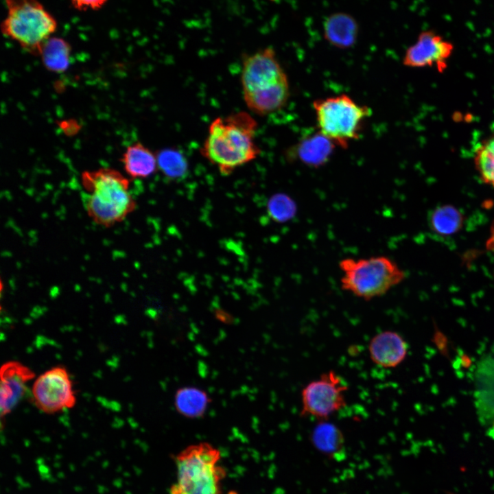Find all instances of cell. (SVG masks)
<instances>
[{
  "mask_svg": "<svg viewBox=\"0 0 494 494\" xmlns=\"http://www.w3.org/2000/svg\"><path fill=\"white\" fill-rule=\"evenodd\" d=\"M211 402V399L205 390L193 386L178 388L174 397L176 412L182 416L190 419L202 418Z\"/></svg>",
  "mask_w": 494,
  "mask_h": 494,
  "instance_id": "2e32d148",
  "label": "cell"
},
{
  "mask_svg": "<svg viewBox=\"0 0 494 494\" xmlns=\"http://www.w3.org/2000/svg\"><path fill=\"white\" fill-rule=\"evenodd\" d=\"M34 373L27 366L16 361L4 363L0 370V412L1 416L9 414L22 399L26 384L34 377Z\"/></svg>",
  "mask_w": 494,
  "mask_h": 494,
  "instance_id": "8fae6325",
  "label": "cell"
},
{
  "mask_svg": "<svg viewBox=\"0 0 494 494\" xmlns=\"http://www.w3.org/2000/svg\"><path fill=\"white\" fill-rule=\"evenodd\" d=\"M313 107L318 130L342 148L360 138L364 124L372 113L368 106L344 94L316 99Z\"/></svg>",
  "mask_w": 494,
  "mask_h": 494,
  "instance_id": "52a82bcc",
  "label": "cell"
},
{
  "mask_svg": "<svg viewBox=\"0 0 494 494\" xmlns=\"http://www.w3.org/2000/svg\"><path fill=\"white\" fill-rule=\"evenodd\" d=\"M32 392L36 406L47 414L71 408L76 402L72 381L62 366L53 367L40 375Z\"/></svg>",
  "mask_w": 494,
  "mask_h": 494,
  "instance_id": "9c48e42d",
  "label": "cell"
},
{
  "mask_svg": "<svg viewBox=\"0 0 494 494\" xmlns=\"http://www.w3.org/2000/svg\"><path fill=\"white\" fill-rule=\"evenodd\" d=\"M338 266L341 289L368 301L386 294L405 279L404 270L385 255L346 257Z\"/></svg>",
  "mask_w": 494,
  "mask_h": 494,
  "instance_id": "277c9868",
  "label": "cell"
},
{
  "mask_svg": "<svg viewBox=\"0 0 494 494\" xmlns=\"http://www.w3.org/2000/svg\"><path fill=\"white\" fill-rule=\"evenodd\" d=\"M359 24L351 14L338 12L328 16L323 24L325 39L339 49H349L356 43Z\"/></svg>",
  "mask_w": 494,
  "mask_h": 494,
  "instance_id": "5bb4252c",
  "label": "cell"
},
{
  "mask_svg": "<svg viewBox=\"0 0 494 494\" xmlns=\"http://www.w3.org/2000/svg\"><path fill=\"white\" fill-rule=\"evenodd\" d=\"M71 54L69 43L62 38L52 36L43 45L39 56L48 71L62 73L69 66Z\"/></svg>",
  "mask_w": 494,
  "mask_h": 494,
  "instance_id": "e0dca14e",
  "label": "cell"
},
{
  "mask_svg": "<svg viewBox=\"0 0 494 494\" xmlns=\"http://www.w3.org/2000/svg\"><path fill=\"white\" fill-rule=\"evenodd\" d=\"M454 50V44L442 35L432 30H424L406 49L403 63L411 68L435 67L442 72Z\"/></svg>",
  "mask_w": 494,
  "mask_h": 494,
  "instance_id": "30bf717a",
  "label": "cell"
},
{
  "mask_svg": "<svg viewBox=\"0 0 494 494\" xmlns=\"http://www.w3.org/2000/svg\"><path fill=\"white\" fill-rule=\"evenodd\" d=\"M220 451L209 443L187 447L176 456L177 480L170 494H221Z\"/></svg>",
  "mask_w": 494,
  "mask_h": 494,
  "instance_id": "5b68a950",
  "label": "cell"
},
{
  "mask_svg": "<svg viewBox=\"0 0 494 494\" xmlns=\"http://www.w3.org/2000/svg\"><path fill=\"white\" fill-rule=\"evenodd\" d=\"M158 169L171 179H180L188 170L187 159L183 154L174 149H164L156 154Z\"/></svg>",
  "mask_w": 494,
  "mask_h": 494,
  "instance_id": "44dd1931",
  "label": "cell"
},
{
  "mask_svg": "<svg viewBox=\"0 0 494 494\" xmlns=\"http://www.w3.org/2000/svg\"><path fill=\"white\" fill-rule=\"evenodd\" d=\"M82 184L86 193L87 215L98 225L110 227L122 222L136 208L128 179L116 169L85 171Z\"/></svg>",
  "mask_w": 494,
  "mask_h": 494,
  "instance_id": "3957f363",
  "label": "cell"
},
{
  "mask_svg": "<svg viewBox=\"0 0 494 494\" xmlns=\"http://www.w3.org/2000/svg\"><path fill=\"white\" fill-rule=\"evenodd\" d=\"M489 435L491 437H492L493 438H494V422L493 423L492 427L490 429V430L489 432Z\"/></svg>",
  "mask_w": 494,
  "mask_h": 494,
  "instance_id": "d4e9b609",
  "label": "cell"
},
{
  "mask_svg": "<svg viewBox=\"0 0 494 494\" xmlns=\"http://www.w3.org/2000/svg\"><path fill=\"white\" fill-rule=\"evenodd\" d=\"M258 124L246 111L215 118L200 149L201 156L228 176L256 159L261 149L255 141Z\"/></svg>",
  "mask_w": 494,
  "mask_h": 494,
  "instance_id": "6da1fadb",
  "label": "cell"
},
{
  "mask_svg": "<svg viewBox=\"0 0 494 494\" xmlns=\"http://www.w3.org/2000/svg\"><path fill=\"white\" fill-rule=\"evenodd\" d=\"M69 1L75 10L86 11L101 9L108 0H69Z\"/></svg>",
  "mask_w": 494,
  "mask_h": 494,
  "instance_id": "603a6c76",
  "label": "cell"
},
{
  "mask_svg": "<svg viewBox=\"0 0 494 494\" xmlns=\"http://www.w3.org/2000/svg\"><path fill=\"white\" fill-rule=\"evenodd\" d=\"M473 161L482 180L494 188V134L478 146Z\"/></svg>",
  "mask_w": 494,
  "mask_h": 494,
  "instance_id": "ffe728a7",
  "label": "cell"
},
{
  "mask_svg": "<svg viewBox=\"0 0 494 494\" xmlns=\"http://www.w3.org/2000/svg\"><path fill=\"white\" fill-rule=\"evenodd\" d=\"M368 350L371 361L385 368H395L405 359L408 346L397 332L383 331L369 341Z\"/></svg>",
  "mask_w": 494,
  "mask_h": 494,
  "instance_id": "4fadbf2b",
  "label": "cell"
},
{
  "mask_svg": "<svg viewBox=\"0 0 494 494\" xmlns=\"http://www.w3.org/2000/svg\"><path fill=\"white\" fill-rule=\"evenodd\" d=\"M486 248L494 254V220L491 224L489 237L486 242Z\"/></svg>",
  "mask_w": 494,
  "mask_h": 494,
  "instance_id": "cb8c5ba5",
  "label": "cell"
},
{
  "mask_svg": "<svg viewBox=\"0 0 494 494\" xmlns=\"http://www.w3.org/2000/svg\"><path fill=\"white\" fill-rule=\"evenodd\" d=\"M268 211L274 220L283 222L290 220L295 215L296 206L294 201L287 195L277 193L270 198Z\"/></svg>",
  "mask_w": 494,
  "mask_h": 494,
  "instance_id": "7402d4cb",
  "label": "cell"
},
{
  "mask_svg": "<svg viewBox=\"0 0 494 494\" xmlns=\"http://www.w3.org/2000/svg\"><path fill=\"white\" fill-rule=\"evenodd\" d=\"M337 144L320 130L302 137L287 152L288 158L318 168L331 158Z\"/></svg>",
  "mask_w": 494,
  "mask_h": 494,
  "instance_id": "7c38bea8",
  "label": "cell"
},
{
  "mask_svg": "<svg viewBox=\"0 0 494 494\" xmlns=\"http://www.w3.org/2000/svg\"><path fill=\"white\" fill-rule=\"evenodd\" d=\"M464 221L463 213L451 204H443L435 208L429 217L431 229L442 236H449L462 228Z\"/></svg>",
  "mask_w": 494,
  "mask_h": 494,
  "instance_id": "d6986e66",
  "label": "cell"
},
{
  "mask_svg": "<svg viewBox=\"0 0 494 494\" xmlns=\"http://www.w3.org/2000/svg\"><path fill=\"white\" fill-rule=\"evenodd\" d=\"M7 14L2 34L26 51L40 54L43 45L56 31V18L38 0H5Z\"/></svg>",
  "mask_w": 494,
  "mask_h": 494,
  "instance_id": "8992f818",
  "label": "cell"
},
{
  "mask_svg": "<svg viewBox=\"0 0 494 494\" xmlns=\"http://www.w3.org/2000/svg\"><path fill=\"white\" fill-rule=\"evenodd\" d=\"M311 439L319 451L328 456L339 455L344 447L341 430L328 420L319 421L312 430Z\"/></svg>",
  "mask_w": 494,
  "mask_h": 494,
  "instance_id": "ac0fdd59",
  "label": "cell"
},
{
  "mask_svg": "<svg viewBox=\"0 0 494 494\" xmlns=\"http://www.w3.org/2000/svg\"><path fill=\"white\" fill-rule=\"evenodd\" d=\"M121 162L127 174L133 178H148L158 169L156 154L139 142L127 147Z\"/></svg>",
  "mask_w": 494,
  "mask_h": 494,
  "instance_id": "9a60e30c",
  "label": "cell"
},
{
  "mask_svg": "<svg viewBox=\"0 0 494 494\" xmlns=\"http://www.w3.org/2000/svg\"><path fill=\"white\" fill-rule=\"evenodd\" d=\"M240 80L244 102L255 114L274 113L289 99L287 76L271 47L243 56Z\"/></svg>",
  "mask_w": 494,
  "mask_h": 494,
  "instance_id": "7a4b0ae2",
  "label": "cell"
},
{
  "mask_svg": "<svg viewBox=\"0 0 494 494\" xmlns=\"http://www.w3.org/2000/svg\"><path fill=\"white\" fill-rule=\"evenodd\" d=\"M348 386L334 370L323 373L318 379L307 384L301 390L302 416L318 421L329 420L346 406L345 393Z\"/></svg>",
  "mask_w": 494,
  "mask_h": 494,
  "instance_id": "ba28073f",
  "label": "cell"
}]
</instances>
